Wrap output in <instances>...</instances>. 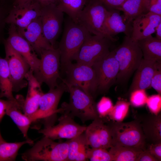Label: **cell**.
<instances>
[{
	"instance_id": "1",
	"label": "cell",
	"mask_w": 161,
	"mask_h": 161,
	"mask_svg": "<svg viewBox=\"0 0 161 161\" xmlns=\"http://www.w3.org/2000/svg\"><path fill=\"white\" fill-rule=\"evenodd\" d=\"M65 84L70 94L69 102H64L59 109V113L77 117L83 123L99 117L93 97L79 88Z\"/></svg>"
},
{
	"instance_id": "2",
	"label": "cell",
	"mask_w": 161,
	"mask_h": 161,
	"mask_svg": "<svg viewBox=\"0 0 161 161\" xmlns=\"http://www.w3.org/2000/svg\"><path fill=\"white\" fill-rule=\"evenodd\" d=\"M69 18L65 20L62 36L58 48L62 69L75 60L83 43L91 34L83 27Z\"/></svg>"
},
{
	"instance_id": "3",
	"label": "cell",
	"mask_w": 161,
	"mask_h": 161,
	"mask_svg": "<svg viewBox=\"0 0 161 161\" xmlns=\"http://www.w3.org/2000/svg\"><path fill=\"white\" fill-rule=\"evenodd\" d=\"M113 50L119 66L116 81L122 83L127 80L138 67L143 58L142 52L137 41L126 35L122 43Z\"/></svg>"
},
{
	"instance_id": "4",
	"label": "cell",
	"mask_w": 161,
	"mask_h": 161,
	"mask_svg": "<svg viewBox=\"0 0 161 161\" xmlns=\"http://www.w3.org/2000/svg\"><path fill=\"white\" fill-rule=\"evenodd\" d=\"M108 125L112 135L111 147L120 146L143 150L146 149L147 143L137 119L127 122H114Z\"/></svg>"
},
{
	"instance_id": "5",
	"label": "cell",
	"mask_w": 161,
	"mask_h": 161,
	"mask_svg": "<svg viewBox=\"0 0 161 161\" xmlns=\"http://www.w3.org/2000/svg\"><path fill=\"white\" fill-rule=\"evenodd\" d=\"M68 147V140L56 142L44 136L21 157L25 161H67Z\"/></svg>"
},
{
	"instance_id": "6",
	"label": "cell",
	"mask_w": 161,
	"mask_h": 161,
	"mask_svg": "<svg viewBox=\"0 0 161 161\" xmlns=\"http://www.w3.org/2000/svg\"><path fill=\"white\" fill-rule=\"evenodd\" d=\"M107 10L98 0H88L79 14L78 23L90 33L109 38L114 42L117 39L106 32L104 27Z\"/></svg>"
},
{
	"instance_id": "7",
	"label": "cell",
	"mask_w": 161,
	"mask_h": 161,
	"mask_svg": "<svg viewBox=\"0 0 161 161\" xmlns=\"http://www.w3.org/2000/svg\"><path fill=\"white\" fill-rule=\"evenodd\" d=\"M62 69L66 74V79L62 80L63 82L77 87L93 97L97 90L98 84L96 74L92 66L71 62Z\"/></svg>"
},
{
	"instance_id": "8",
	"label": "cell",
	"mask_w": 161,
	"mask_h": 161,
	"mask_svg": "<svg viewBox=\"0 0 161 161\" xmlns=\"http://www.w3.org/2000/svg\"><path fill=\"white\" fill-rule=\"evenodd\" d=\"M66 90L65 85L63 82L55 88L49 89L47 92L43 93L40 97L37 110L31 117L32 123L40 120L44 128L54 125L58 113V103Z\"/></svg>"
},
{
	"instance_id": "9",
	"label": "cell",
	"mask_w": 161,
	"mask_h": 161,
	"mask_svg": "<svg viewBox=\"0 0 161 161\" xmlns=\"http://www.w3.org/2000/svg\"><path fill=\"white\" fill-rule=\"evenodd\" d=\"M113 42L108 38L90 34L82 45L75 60L92 66L109 53Z\"/></svg>"
},
{
	"instance_id": "10",
	"label": "cell",
	"mask_w": 161,
	"mask_h": 161,
	"mask_svg": "<svg viewBox=\"0 0 161 161\" xmlns=\"http://www.w3.org/2000/svg\"><path fill=\"white\" fill-rule=\"evenodd\" d=\"M40 56L39 66L34 75L41 84L44 83L49 89H54L58 86L57 81L60 78L59 51L58 48L46 49L41 52Z\"/></svg>"
},
{
	"instance_id": "11",
	"label": "cell",
	"mask_w": 161,
	"mask_h": 161,
	"mask_svg": "<svg viewBox=\"0 0 161 161\" xmlns=\"http://www.w3.org/2000/svg\"><path fill=\"white\" fill-rule=\"evenodd\" d=\"M5 58L7 60L13 85V92H18L28 84L25 77L30 66L21 55L4 40Z\"/></svg>"
},
{
	"instance_id": "12",
	"label": "cell",
	"mask_w": 161,
	"mask_h": 161,
	"mask_svg": "<svg viewBox=\"0 0 161 161\" xmlns=\"http://www.w3.org/2000/svg\"><path fill=\"white\" fill-rule=\"evenodd\" d=\"M40 17L44 37L54 47L61 32L64 21V13L55 4H51L41 6Z\"/></svg>"
},
{
	"instance_id": "13",
	"label": "cell",
	"mask_w": 161,
	"mask_h": 161,
	"mask_svg": "<svg viewBox=\"0 0 161 161\" xmlns=\"http://www.w3.org/2000/svg\"><path fill=\"white\" fill-rule=\"evenodd\" d=\"M96 75L97 90L104 92L116 81L118 73V63L114 56L113 50L92 66Z\"/></svg>"
},
{
	"instance_id": "14",
	"label": "cell",
	"mask_w": 161,
	"mask_h": 161,
	"mask_svg": "<svg viewBox=\"0 0 161 161\" xmlns=\"http://www.w3.org/2000/svg\"><path fill=\"white\" fill-rule=\"evenodd\" d=\"M73 119L68 115L63 114L58 119L57 125L44 128L38 132L54 140L71 139L83 133L86 127L77 123Z\"/></svg>"
},
{
	"instance_id": "15",
	"label": "cell",
	"mask_w": 161,
	"mask_h": 161,
	"mask_svg": "<svg viewBox=\"0 0 161 161\" xmlns=\"http://www.w3.org/2000/svg\"><path fill=\"white\" fill-rule=\"evenodd\" d=\"M93 120L84 132L87 144L92 148H110L112 137L109 126L105 124L103 117Z\"/></svg>"
},
{
	"instance_id": "16",
	"label": "cell",
	"mask_w": 161,
	"mask_h": 161,
	"mask_svg": "<svg viewBox=\"0 0 161 161\" xmlns=\"http://www.w3.org/2000/svg\"><path fill=\"white\" fill-rule=\"evenodd\" d=\"M41 6L34 0L29 3L14 6L10 10L6 19V24L23 28L40 16Z\"/></svg>"
},
{
	"instance_id": "17",
	"label": "cell",
	"mask_w": 161,
	"mask_h": 161,
	"mask_svg": "<svg viewBox=\"0 0 161 161\" xmlns=\"http://www.w3.org/2000/svg\"><path fill=\"white\" fill-rule=\"evenodd\" d=\"M4 40L24 58L33 73L38 71L40 59L30 44L19 33L15 26L10 25L8 37Z\"/></svg>"
},
{
	"instance_id": "18",
	"label": "cell",
	"mask_w": 161,
	"mask_h": 161,
	"mask_svg": "<svg viewBox=\"0 0 161 161\" xmlns=\"http://www.w3.org/2000/svg\"><path fill=\"white\" fill-rule=\"evenodd\" d=\"M19 33L30 44L37 55L44 50L55 48L44 35L40 16L23 28H17Z\"/></svg>"
},
{
	"instance_id": "19",
	"label": "cell",
	"mask_w": 161,
	"mask_h": 161,
	"mask_svg": "<svg viewBox=\"0 0 161 161\" xmlns=\"http://www.w3.org/2000/svg\"><path fill=\"white\" fill-rule=\"evenodd\" d=\"M161 22V15L149 12L140 15L133 21L131 37L137 41L151 35Z\"/></svg>"
},
{
	"instance_id": "20",
	"label": "cell",
	"mask_w": 161,
	"mask_h": 161,
	"mask_svg": "<svg viewBox=\"0 0 161 161\" xmlns=\"http://www.w3.org/2000/svg\"><path fill=\"white\" fill-rule=\"evenodd\" d=\"M25 78L27 81L28 88L22 110L24 113L31 119L38 109L40 99L43 92L41 84L34 76L32 70L29 71Z\"/></svg>"
},
{
	"instance_id": "21",
	"label": "cell",
	"mask_w": 161,
	"mask_h": 161,
	"mask_svg": "<svg viewBox=\"0 0 161 161\" xmlns=\"http://www.w3.org/2000/svg\"><path fill=\"white\" fill-rule=\"evenodd\" d=\"M161 66V63L143 58L136 72L129 93L137 89H146L151 87V79L155 70Z\"/></svg>"
},
{
	"instance_id": "22",
	"label": "cell",
	"mask_w": 161,
	"mask_h": 161,
	"mask_svg": "<svg viewBox=\"0 0 161 161\" xmlns=\"http://www.w3.org/2000/svg\"><path fill=\"white\" fill-rule=\"evenodd\" d=\"M120 11L117 9L107 10L104 25L105 31L107 35L113 38L120 33L131 37L132 25L127 23Z\"/></svg>"
},
{
	"instance_id": "23",
	"label": "cell",
	"mask_w": 161,
	"mask_h": 161,
	"mask_svg": "<svg viewBox=\"0 0 161 161\" xmlns=\"http://www.w3.org/2000/svg\"><path fill=\"white\" fill-rule=\"evenodd\" d=\"M137 119L140 122L147 143L161 142V114L142 115Z\"/></svg>"
},
{
	"instance_id": "24",
	"label": "cell",
	"mask_w": 161,
	"mask_h": 161,
	"mask_svg": "<svg viewBox=\"0 0 161 161\" xmlns=\"http://www.w3.org/2000/svg\"><path fill=\"white\" fill-rule=\"evenodd\" d=\"M24 102L18 100H10L6 114L9 116L17 126L26 140L29 139L28 136L29 128L32 123L31 119L21 112L23 110Z\"/></svg>"
},
{
	"instance_id": "25",
	"label": "cell",
	"mask_w": 161,
	"mask_h": 161,
	"mask_svg": "<svg viewBox=\"0 0 161 161\" xmlns=\"http://www.w3.org/2000/svg\"><path fill=\"white\" fill-rule=\"evenodd\" d=\"M137 41L144 59L161 63V40L151 35Z\"/></svg>"
},
{
	"instance_id": "26",
	"label": "cell",
	"mask_w": 161,
	"mask_h": 161,
	"mask_svg": "<svg viewBox=\"0 0 161 161\" xmlns=\"http://www.w3.org/2000/svg\"><path fill=\"white\" fill-rule=\"evenodd\" d=\"M148 0H126L119 10L123 12L125 21L129 24L132 25L134 20L140 15L148 13Z\"/></svg>"
},
{
	"instance_id": "27",
	"label": "cell",
	"mask_w": 161,
	"mask_h": 161,
	"mask_svg": "<svg viewBox=\"0 0 161 161\" xmlns=\"http://www.w3.org/2000/svg\"><path fill=\"white\" fill-rule=\"evenodd\" d=\"M0 98L14 100L13 94V85L7 62L5 58L0 56Z\"/></svg>"
},
{
	"instance_id": "28",
	"label": "cell",
	"mask_w": 161,
	"mask_h": 161,
	"mask_svg": "<svg viewBox=\"0 0 161 161\" xmlns=\"http://www.w3.org/2000/svg\"><path fill=\"white\" fill-rule=\"evenodd\" d=\"M33 145V141L30 139L23 141L7 142L0 139V161H15L19 149L26 144Z\"/></svg>"
},
{
	"instance_id": "29",
	"label": "cell",
	"mask_w": 161,
	"mask_h": 161,
	"mask_svg": "<svg viewBox=\"0 0 161 161\" xmlns=\"http://www.w3.org/2000/svg\"><path fill=\"white\" fill-rule=\"evenodd\" d=\"M88 0H57V7L64 13L67 14L72 20L78 23L80 13Z\"/></svg>"
},
{
	"instance_id": "30",
	"label": "cell",
	"mask_w": 161,
	"mask_h": 161,
	"mask_svg": "<svg viewBox=\"0 0 161 161\" xmlns=\"http://www.w3.org/2000/svg\"><path fill=\"white\" fill-rule=\"evenodd\" d=\"M143 151L140 149L120 146H112L109 151L113 161H136Z\"/></svg>"
},
{
	"instance_id": "31",
	"label": "cell",
	"mask_w": 161,
	"mask_h": 161,
	"mask_svg": "<svg viewBox=\"0 0 161 161\" xmlns=\"http://www.w3.org/2000/svg\"><path fill=\"white\" fill-rule=\"evenodd\" d=\"M87 145L84 132L68 140L67 161H75L77 154L81 148Z\"/></svg>"
},
{
	"instance_id": "32",
	"label": "cell",
	"mask_w": 161,
	"mask_h": 161,
	"mask_svg": "<svg viewBox=\"0 0 161 161\" xmlns=\"http://www.w3.org/2000/svg\"><path fill=\"white\" fill-rule=\"evenodd\" d=\"M130 105L124 100L117 101L108 114L110 118L115 122H122L128 114Z\"/></svg>"
},
{
	"instance_id": "33",
	"label": "cell",
	"mask_w": 161,
	"mask_h": 161,
	"mask_svg": "<svg viewBox=\"0 0 161 161\" xmlns=\"http://www.w3.org/2000/svg\"><path fill=\"white\" fill-rule=\"evenodd\" d=\"M86 154L88 160L91 161H113L109 151L103 148H87Z\"/></svg>"
},
{
	"instance_id": "34",
	"label": "cell",
	"mask_w": 161,
	"mask_h": 161,
	"mask_svg": "<svg viewBox=\"0 0 161 161\" xmlns=\"http://www.w3.org/2000/svg\"><path fill=\"white\" fill-rule=\"evenodd\" d=\"M145 90L137 89L130 93V104L136 107H142L146 104L148 96Z\"/></svg>"
},
{
	"instance_id": "35",
	"label": "cell",
	"mask_w": 161,
	"mask_h": 161,
	"mask_svg": "<svg viewBox=\"0 0 161 161\" xmlns=\"http://www.w3.org/2000/svg\"><path fill=\"white\" fill-rule=\"evenodd\" d=\"M113 106L112 102L110 98L106 97H103L96 104L99 116L103 117L108 115Z\"/></svg>"
},
{
	"instance_id": "36",
	"label": "cell",
	"mask_w": 161,
	"mask_h": 161,
	"mask_svg": "<svg viewBox=\"0 0 161 161\" xmlns=\"http://www.w3.org/2000/svg\"><path fill=\"white\" fill-rule=\"evenodd\" d=\"M146 104L151 114L157 115L161 110V95L158 94L148 97Z\"/></svg>"
},
{
	"instance_id": "37",
	"label": "cell",
	"mask_w": 161,
	"mask_h": 161,
	"mask_svg": "<svg viewBox=\"0 0 161 161\" xmlns=\"http://www.w3.org/2000/svg\"><path fill=\"white\" fill-rule=\"evenodd\" d=\"M151 86L158 94L161 95V66L154 72L151 79Z\"/></svg>"
},
{
	"instance_id": "38",
	"label": "cell",
	"mask_w": 161,
	"mask_h": 161,
	"mask_svg": "<svg viewBox=\"0 0 161 161\" xmlns=\"http://www.w3.org/2000/svg\"><path fill=\"white\" fill-rule=\"evenodd\" d=\"M10 10L0 6V43H3L5 40L4 29L6 24L5 20Z\"/></svg>"
},
{
	"instance_id": "39",
	"label": "cell",
	"mask_w": 161,
	"mask_h": 161,
	"mask_svg": "<svg viewBox=\"0 0 161 161\" xmlns=\"http://www.w3.org/2000/svg\"><path fill=\"white\" fill-rule=\"evenodd\" d=\"M146 7L148 12L161 16V0H148Z\"/></svg>"
},
{
	"instance_id": "40",
	"label": "cell",
	"mask_w": 161,
	"mask_h": 161,
	"mask_svg": "<svg viewBox=\"0 0 161 161\" xmlns=\"http://www.w3.org/2000/svg\"><path fill=\"white\" fill-rule=\"evenodd\" d=\"M146 149L157 160L161 161V142L155 143H147Z\"/></svg>"
},
{
	"instance_id": "41",
	"label": "cell",
	"mask_w": 161,
	"mask_h": 161,
	"mask_svg": "<svg viewBox=\"0 0 161 161\" xmlns=\"http://www.w3.org/2000/svg\"><path fill=\"white\" fill-rule=\"evenodd\" d=\"M107 10H119L126 0H98Z\"/></svg>"
},
{
	"instance_id": "42",
	"label": "cell",
	"mask_w": 161,
	"mask_h": 161,
	"mask_svg": "<svg viewBox=\"0 0 161 161\" xmlns=\"http://www.w3.org/2000/svg\"><path fill=\"white\" fill-rule=\"evenodd\" d=\"M136 161H157V160L145 149L141 152Z\"/></svg>"
},
{
	"instance_id": "43",
	"label": "cell",
	"mask_w": 161,
	"mask_h": 161,
	"mask_svg": "<svg viewBox=\"0 0 161 161\" xmlns=\"http://www.w3.org/2000/svg\"><path fill=\"white\" fill-rule=\"evenodd\" d=\"M88 146L85 145L81 148L76 155L75 161H85L88 160L86 150Z\"/></svg>"
},
{
	"instance_id": "44",
	"label": "cell",
	"mask_w": 161,
	"mask_h": 161,
	"mask_svg": "<svg viewBox=\"0 0 161 161\" xmlns=\"http://www.w3.org/2000/svg\"><path fill=\"white\" fill-rule=\"evenodd\" d=\"M10 102L9 100H5L0 98V122L6 114V110Z\"/></svg>"
},
{
	"instance_id": "45",
	"label": "cell",
	"mask_w": 161,
	"mask_h": 161,
	"mask_svg": "<svg viewBox=\"0 0 161 161\" xmlns=\"http://www.w3.org/2000/svg\"><path fill=\"white\" fill-rule=\"evenodd\" d=\"M39 3L41 6L51 4H55L57 0H35Z\"/></svg>"
},
{
	"instance_id": "46",
	"label": "cell",
	"mask_w": 161,
	"mask_h": 161,
	"mask_svg": "<svg viewBox=\"0 0 161 161\" xmlns=\"http://www.w3.org/2000/svg\"><path fill=\"white\" fill-rule=\"evenodd\" d=\"M34 0H15L14 6L21 5L30 3Z\"/></svg>"
},
{
	"instance_id": "47",
	"label": "cell",
	"mask_w": 161,
	"mask_h": 161,
	"mask_svg": "<svg viewBox=\"0 0 161 161\" xmlns=\"http://www.w3.org/2000/svg\"><path fill=\"white\" fill-rule=\"evenodd\" d=\"M155 31L156 32V37L161 40V22L157 27Z\"/></svg>"
},
{
	"instance_id": "48",
	"label": "cell",
	"mask_w": 161,
	"mask_h": 161,
	"mask_svg": "<svg viewBox=\"0 0 161 161\" xmlns=\"http://www.w3.org/2000/svg\"><path fill=\"white\" fill-rule=\"evenodd\" d=\"M3 138L2 137V136H1V133L0 131V139H3Z\"/></svg>"
},
{
	"instance_id": "49",
	"label": "cell",
	"mask_w": 161,
	"mask_h": 161,
	"mask_svg": "<svg viewBox=\"0 0 161 161\" xmlns=\"http://www.w3.org/2000/svg\"></svg>"
}]
</instances>
